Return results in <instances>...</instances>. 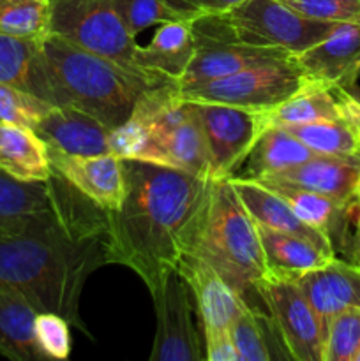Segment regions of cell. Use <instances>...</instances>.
Returning <instances> with one entry per match:
<instances>
[{
    "instance_id": "obj_1",
    "label": "cell",
    "mask_w": 360,
    "mask_h": 361,
    "mask_svg": "<svg viewBox=\"0 0 360 361\" xmlns=\"http://www.w3.org/2000/svg\"><path fill=\"white\" fill-rule=\"evenodd\" d=\"M124 168L126 196L119 210L106 212V264L133 270L152 293L193 249L212 178L134 159Z\"/></svg>"
},
{
    "instance_id": "obj_2",
    "label": "cell",
    "mask_w": 360,
    "mask_h": 361,
    "mask_svg": "<svg viewBox=\"0 0 360 361\" xmlns=\"http://www.w3.org/2000/svg\"><path fill=\"white\" fill-rule=\"evenodd\" d=\"M106 222L80 231L0 235V291L27 300L35 312L60 314L85 331L80 296L88 275L106 264Z\"/></svg>"
},
{
    "instance_id": "obj_3",
    "label": "cell",
    "mask_w": 360,
    "mask_h": 361,
    "mask_svg": "<svg viewBox=\"0 0 360 361\" xmlns=\"http://www.w3.org/2000/svg\"><path fill=\"white\" fill-rule=\"evenodd\" d=\"M109 154L208 176L203 130L179 83L150 88L138 99L129 118L109 134Z\"/></svg>"
},
{
    "instance_id": "obj_4",
    "label": "cell",
    "mask_w": 360,
    "mask_h": 361,
    "mask_svg": "<svg viewBox=\"0 0 360 361\" xmlns=\"http://www.w3.org/2000/svg\"><path fill=\"white\" fill-rule=\"evenodd\" d=\"M41 51L49 102L81 109L112 129L129 118L145 92L161 87L59 35H46Z\"/></svg>"
},
{
    "instance_id": "obj_5",
    "label": "cell",
    "mask_w": 360,
    "mask_h": 361,
    "mask_svg": "<svg viewBox=\"0 0 360 361\" xmlns=\"http://www.w3.org/2000/svg\"><path fill=\"white\" fill-rule=\"evenodd\" d=\"M191 252L207 261L244 298L267 271L256 222L229 178L212 180L210 200Z\"/></svg>"
},
{
    "instance_id": "obj_6",
    "label": "cell",
    "mask_w": 360,
    "mask_h": 361,
    "mask_svg": "<svg viewBox=\"0 0 360 361\" xmlns=\"http://www.w3.org/2000/svg\"><path fill=\"white\" fill-rule=\"evenodd\" d=\"M194 35L296 55L323 41L337 23L302 16L282 0H244L222 14L191 21Z\"/></svg>"
},
{
    "instance_id": "obj_7",
    "label": "cell",
    "mask_w": 360,
    "mask_h": 361,
    "mask_svg": "<svg viewBox=\"0 0 360 361\" xmlns=\"http://www.w3.org/2000/svg\"><path fill=\"white\" fill-rule=\"evenodd\" d=\"M106 222V212L81 196L59 173L48 182H20L0 171V235L80 231Z\"/></svg>"
},
{
    "instance_id": "obj_8",
    "label": "cell",
    "mask_w": 360,
    "mask_h": 361,
    "mask_svg": "<svg viewBox=\"0 0 360 361\" xmlns=\"http://www.w3.org/2000/svg\"><path fill=\"white\" fill-rule=\"evenodd\" d=\"M49 34L112 60L154 83H172L155 80L138 67L140 44L113 0H49Z\"/></svg>"
},
{
    "instance_id": "obj_9",
    "label": "cell",
    "mask_w": 360,
    "mask_h": 361,
    "mask_svg": "<svg viewBox=\"0 0 360 361\" xmlns=\"http://www.w3.org/2000/svg\"><path fill=\"white\" fill-rule=\"evenodd\" d=\"M307 85L293 59L254 63L229 76L180 87L186 101L219 102L263 113L284 102Z\"/></svg>"
},
{
    "instance_id": "obj_10",
    "label": "cell",
    "mask_w": 360,
    "mask_h": 361,
    "mask_svg": "<svg viewBox=\"0 0 360 361\" xmlns=\"http://www.w3.org/2000/svg\"><path fill=\"white\" fill-rule=\"evenodd\" d=\"M254 293L267 307L289 360L323 361V323L299 282L265 271Z\"/></svg>"
},
{
    "instance_id": "obj_11",
    "label": "cell",
    "mask_w": 360,
    "mask_h": 361,
    "mask_svg": "<svg viewBox=\"0 0 360 361\" xmlns=\"http://www.w3.org/2000/svg\"><path fill=\"white\" fill-rule=\"evenodd\" d=\"M154 302L157 328L150 361H205L203 341L198 334L193 293L176 270L169 271L155 291Z\"/></svg>"
},
{
    "instance_id": "obj_12",
    "label": "cell",
    "mask_w": 360,
    "mask_h": 361,
    "mask_svg": "<svg viewBox=\"0 0 360 361\" xmlns=\"http://www.w3.org/2000/svg\"><path fill=\"white\" fill-rule=\"evenodd\" d=\"M191 102L207 145L208 178H228L263 133L260 113L219 102Z\"/></svg>"
},
{
    "instance_id": "obj_13",
    "label": "cell",
    "mask_w": 360,
    "mask_h": 361,
    "mask_svg": "<svg viewBox=\"0 0 360 361\" xmlns=\"http://www.w3.org/2000/svg\"><path fill=\"white\" fill-rule=\"evenodd\" d=\"M292 59L314 87L332 90L355 85L360 78V25L337 23L323 41Z\"/></svg>"
},
{
    "instance_id": "obj_14",
    "label": "cell",
    "mask_w": 360,
    "mask_h": 361,
    "mask_svg": "<svg viewBox=\"0 0 360 361\" xmlns=\"http://www.w3.org/2000/svg\"><path fill=\"white\" fill-rule=\"evenodd\" d=\"M53 171L102 212H115L126 196L124 161L113 154L73 155L49 150Z\"/></svg>"
},
{
    "instance_id": "obj_15",
    "label": "cell",
    "mask_w": 360,
    "mask_h": 361,
    "mask_svg": "<svg viewBox=\"0 0 360 361\" xmlns=\"http://www.w3.org/2000/svg\"><path fill=\"white\" fill-rule=\"evenodd\" d=\"M176 271L182 275L193 293L201 328H229L247 307L246 298L194 252H187L180 259Z\"/></svg>"
},
{
    "instance_id": "obj_16",
    "label": "cell",
    "mask_w": 360,
    "mask_h": 361,
    "mask_svg": "<svg viewBox=\"0 0 360 361\" xmlns=\"http://www.w3.org/2000/svg\"><path fill=\"white\" fill-rule=\"evenodd\" d=\"M360 180V159L320 155L284 171L274 173L261 183H282L332 197L339 203H355Z\"/></svg>"
},
{
    "instance_id": "obj_17",
    "label": "cell",
    "mask_w": 360,
    "mask_h": 361,
    "mask_svg": "<svg viewBox=\"0 0 360 361\" xmlns=\"http://www.w3.org/2000/svg\"><path fill=\"white\" fill-rule=\"evenodd\" d=\"M34 130L46 141L49 150L73 155L109 152L112 127L71 106H53Z\"/></svg>"
},
{
    "instance_id": "obj_18",
    "label": "cell",
    "mask_w": 360,
    "mask_h": 361,
    "mask_svg": "<svg viewBox=\"0 0 360 361\" xmlns=\"http://www.w3.org/2000/svg\"><path fill=\"white\" fill-rule=\"evenodd\" d=\"M194 39H196V51H194L193 60L184 73L182 80L179 81V87H189V85L217 80V78L239 73L254 63L292 56L281 49L215 41V39L200 37V35H194Z\"/></svg>"
},
{
    "instance_id": "obj_19",
    "label": "cell",
    "mask_w": 360,
    "mask_h": 361,
    "mask_svg": "<svg viewBox=\"0 0 360 361\" xmlns=\"http://www.w3.org/2000/svg\"><path fill=\"white\" fill-rule=\"evenodd\" d=\"M228 178L232 182L233 189H235L236 196L242 201L244 208L256 224L275 229V231L288 233V235L300 236V238L316 243L318 247H321L327 252L335 254V247L332 240L325 233L318 231V229L311 228L306 222L300 221L293 214L289 204L270 187L258 182V180L239 178V176H228Z\"/></svg>"
},
{
    "instance_id": "obj_20",
    "label": "cell",
    "mask_w": 360,
    "mask_h": 361,
    "mask_svg": "<svg viewBox=\"0 0 360 361\" xmlns=\"http://www.w3.org/2000/svg\"><path fill=\"white\" fill-rule=\"evenodd\" d=\"M296 282L320 316L325 331L337 312L349 307L360 309V268L353 263L335 257L325 267L304 274Z\"/></svg>"
},
{
    "instance_id": "obj_21",
    "label": "cell",
    "mask_w": 360,
    "mask_h": 361,
    "mask_svg": "<svg viewBox=\"0 0 360 361\" xmlns=\"http://www.w3.org/2000/svg\"><path fill=\"white\" fill-rule=\"evenodd\" d=\"M196 51L193 25L187 20L162 23L147 46H140L136 63L155 80L179 83Z\"/></svg>"
},
{
    "instance_id": "obj_22",
    "label": "cell",
    "mask_w": 360,
    "mask_h": 361,
    "mask_svg": "<svg viewBox=\"0 0 360 361\" xmlns=\"http://www.w3.org/2000/svg\"><path fill=\"white\" fill-rule=\"evenodd\" d=\"M0 171L20 182H48L49 148L34 129L0 120Z\"/></svg>"
},
{
    "instance_id": "obj_23",
    "label": "cell",
    "mask_w": 360,
    "mask_h": 361,
    "mask_svg": "<svg viewBox=\"0 0 360 361\" xmlns=\"http://www.w3.org/2000/svg\"><path fill=\"white\" fill-rule=\"evenodd\" d=\"M256 226L267 274L296 281L307 271L318 270L335 259V254L327 252L309 240Z\"/></svg>"
},
{
    "instance_id": "obj_24",
    "label": "cell",
    "mask_w": 360,
    "mask_h": 361,
    "mask_svg": "<svg viewBox=\"0 0 360 361\" xmlns=\"http://www.w3.org/2000/svg\"><path fill=\"white\" fill-rule=\"evenodd\" d=\"M314 152L282 127H267L258 136L249 154L239 166L240 173L232 176L247 180H263L274 173L299 166L314 157Z\"/></svg>"
},
{
    "instance_id": "obj_25",
    "label": "cell",
    "mask_w": 360,
    "mask_h": 361,
    "mask_svg": "<svg viewBox=\"0 0 360 361\" xmlns=\"http://www.w3.org/2000/svg\"><path fill=\"white\" fill-rule=\"evenodd\" d=\"M0 81L49 102L41 41L0 34Z\"/></svg>"
},
{
    "instance_id": "obj_26",
    "label": "cell",
    "mask_w": 360,
    "mask_h": 361,
    "mask_svg": "<svg viewBox=\"0 0 360 361\" xmlns=\"http://www.w3.org/2000/svg\"><path fill=\"white\" fill-rule=\"evenodd\" d=\"M35 316L27 300L0 291V355L14 361L46 360L35 342Z\"/></svg>"
},
{
    "instance_id": "obj_27",
    "label": "cell",
    "mask_w": 360,
    "mask_h": 361,
    "mask_svg": "<svg viewBox=\"0 0 360 361\" xmlns=\"http://www.w3.org/2000/svg\"><path fill=\"white\" fill-rule=\"evenodd\" d=\"M265 185L275 190L289 204L293 214L300 221L306 222L311 228L318 229V231L325 233L332 240V243H334V235L339 236L337 233L342 231V226H344L349 210L359 203V201L349 204L339 203V201L323 196V194L299 189V187L282 185V183H265Z\"/></svg>"
},
{
    "instance_id": "obj_28",
    "label": "cell",
    "mask_w": 360,
    "mask_h": 361,
    "mask_svg": "<svg viewBox=\"0 0 360 361\" xmlns=\"http://www.w3.org/2000/svg\"><path fill=\"white\" fill-rule=\"evenodd\" d=\"M339 118L341 109L334 92L309 83L275 108L260 113L261 129Z\"/></svg>"
},
{
    "instance_id": "obj_29",
    "label": "cell",
    "mask_w": 360,
    "mask_h": 361,
    "mask_svg": "<svg viewBox=\"0 0 360 361\" xmlns=\"http://www.w3.org/2000/svg\"><path fill=\"white\" fill-rule=\"evenodd\" d=\"M229 334H232L239 361H270L286 358L282 353L277 351V345H282V341L272 317L265 316L254 307L247 305L239 314V317L229 324Z\"/></svg>"
},
{
    "instance_id": "obj_30",
    "label": "cell",
    "mask_w": 360,
    "mask_h": 361,
    "mask_svg": "<svg viewBox=\"0 0 360 361\" xmlns=\"http://www.w3.org/2000/svg\"><path fill=\"white\" fill-rule=\"evenodd\" d=\"M282 129H286L296 140L302 141L314 154L360 159L359 137L355 136L352 127L342 118L282 126Z\"/></svg>"
},
{
    "instance_id": "obj_31",
    "label": "cell",
    "mask_w": 360,
    "mask_h": 361,
    "mask_svg": "<svg viewBox=\"0 0 360 361\" xmlns=\"http://www.w3.org/2000/svg\"><path fill=\"white\" fill-rule=\"evenodd\" d=\"M0 34L42 41L49 34V0H0Z\"/></svg>"
},
{
    "instance_id": "obj_32",
    "label": "cell",
    "mask_w": 360,
    "mask_h": 361,
    "mask_svg": "<svg viewBox=\"0 0 360 361\" xmlns=\"http://www.w3.org/2000/svg\"><path fill=\"white\" fill-rule=\"evenodd\" d=\"M360 351V309L335 314L325 331L323 361H355Z\"/></svg>"
},
{
    "instance_id": "obj_33",
    "label": "cell",
    "mask_w": 360,
    "mask_h": 361,
    "mask_svg": "<svg viewBox=\"0 0 360 361\" xmlns=\"http://www.w3.org/2000/svg\"><path fill=\"white\" fill-rule=\"evenodd\" d=\"M53 104L0 81V120L35 129Z\"/></svg>"
},
{
    "instance_id": "obj_34",
    "label": "cell",
    "mask_w": 360,
    "mask_h": 361,
    "mask_svg": "<svg viewBox=\"0 0 360 361\" xmlns=\"http://www.w3.org/2000/svg\"><path fill=\"white\" fill-rule=\"evenodd\" d=\"M67 319L55 312H37L34 323L35 342L46 360H67L71 355V334Z\"/></svg>"
},
{
    "instance_id": "obj_35",
    "label": "cell",
    "mask_w": 360,
    "mask_h": 361,
    "mask_svg": "<svg viewBox=\"0 0 360 361\" xmlns=\"http://www.w3.org/2000/svg\"><path fill=\"white\" fill-rule=\"evenodd\" d=\"M113 2L134 37L152 25L180 20L179 14L166 4V0H113Z\"/></svg>"
},
{
    "instance_id": "obj_36",
    "label": "cell",
    "mask_w": 360,
    "mask_h": 361,
    "mask_svg": "<svg viewBox=\"0 0 360 361\" xmlns=\"http://www.w3.org/2000/svg\"><path fill=\"white\" fill-rule=\"evenodd\" d=\"M302 16L332 23L360 25V0H282Z\"/></svg>"
},
{
    "instance_id": "obj_37",
    "label": "cell",
    "mask_w": 360,
    "mask_h": 361,
    "mask_svg": "<svg viewBox=\"0 0 360 361\" xmlns=\"http://www.w3.org/2000/svg\"><path fill=\"white\" fill-rule=\"evenodd\" d=\"M242 2L244 0H166V4L179 14L180 20L187 21L212 16V14L228 13Z\"/></svg>"
},
{
    "instance_id": "obj_38",
    "label": "cell",
    "mask_w": 360,
    "mask_h": 361,
    "mask_svg": "<svg viewBox=\"0 0 360 361\" xmlns=\"http://www.w3.org/2000/svg\"><path fill=\"white\" fill-rule=\"evenodd\" d=\"M203 355L207 361H239L229 328H203Z\"/></svg>"
},
{
    "instance_id": "obj_39",
    "label": "cell",
    "mask_w": 360,
    "mask_h": 361,
    "mask_svg": "<svg viewBox=\"0 0 360 361\" xmlns=\"http://www.w3.org/2000/svg\"><path fill=\"white\" fill-rule=\"evenodd\" d=\"M341 109V118L352 127L360 141V88L355 85L332 88Z\"/></svg>"
},
{
    "instance_id": "obj_40",
    "label": "cell",
    "mask_w": 360,
    "mask_h": 361,
    "mask_svg": "<svg viewBox=\"0 0 360 361\" xmlns=\"http://www.w3.org/2000/svg\"><path fill=\"white\" fill-rule=\"evenodd\" d=\"M353 264L360 268V214L356 217L355 238H353Z\"/></svg>"
},
{
    "instance_id": "obj_41",
    "label": "cell",
    "mask_w": 360,
    "mask_h": 361,
    "mask_svg": "<svg viewBox=\"0 0 360 361\" xmlns=\"http://www.w3.org/2000/svg\"><path fill=\"white\" fill-rule=\"evenodd\" d=\"M356 201H359L360 204V180H359V187H356Z\"/></svg>"
},
{
    "instance_id": "obj_42",
    "label": "cell",
    "mask_w": 360,
    "mask_h": 361,
    "mask_svg": "<svg viewBox=\"0 0 360 361\" xmlns=\"http://www.w3.org/2000/svg\"><path fill=\"white\" fill-rule=\"evenodd\" d=\"M355 361H360V351H359V355H356V358H355Z\"/></svg>"
}]
</instances>
